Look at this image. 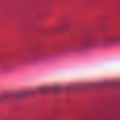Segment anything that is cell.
Segmentation results:
<instances>
[{
  "instance_id": "1",
  "label": "cell",
  "mask_w": 120,
  "mask_h": 120,
  "mask_svg": "<svg viewBox=\"0 0 120 120\" xmlns=\"http://www.w3.org/2000/svg\"><path fill=\"white\" fill-rule=\"evenodd\" d=\"M118 74V51H95L80 57H65L36 63L15 72L0 74V95L25 93L49 86H65L78 82L112 80Z\"/></svg>"
}]
</instances>
